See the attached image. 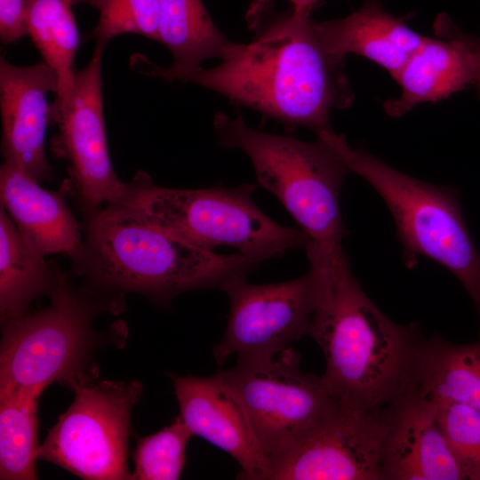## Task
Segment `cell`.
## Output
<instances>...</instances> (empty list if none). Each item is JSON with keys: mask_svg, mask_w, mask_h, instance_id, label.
<instances>
[{"mask_svg": "<svg viewBox=\"0 0 480 480\" xmlns=\"http://www.w3.org/2000/svg\"><path fill=\"white\" fill-rule=\"evenodd\" d=\"M248 44L211 68H197L179 80L214 91L230 100L316 134L332 129L330 114L354 100L344 60L320 43L309 17L259 16Z\"/></svg>", "mask_w": 480, "mask_h": 480, "instance_id": "cell-1", "label": "cell"}, {"mask_svg": "<svg viewBox=\"0 0 480 480\" xmlns=\"http://www.w3.org/2000/svg\"><path fill=\"white\" fill-rule=\"evenodd\" d=\"M318 271V295L309 335L325 358L322 375L345 404L387 410L409 387L423 340L415 324L389 319L370 300L339 246L306 250Z\"/></svg>", "mask_w": 480, "mask_h": 480, "instance_id": "cell-2", "label": "cell"}, {"mask_svg": "<svg viewBox=\"0 0 480 480\" xmlns=\"http://www.w3.org/2000/svg\"><path fill=\"white\" fill-rule=\"evenodd\" d=\"M72 260L98 291L136 292L158 303L188 291L220 287L261 262L201 248L124 204L105 205L85 218L83 244Z\"/></svg>", "mask_w": 480, "mask_h": 480, "instance_id": "cell-3", "label": "cell"}, {"mask_svg": "<svg viewBox=\"0 0 480 480\" xmlns=\"http://www.w3.org/2000/svg\"><path fill=\"white\" fill-rule=\"evenodd\" d=\"M316 136L384 200L396 222L405 265L412 268L419 256H425L459 279L476 307L480 335V253L465 224L457 191L401 172L364 149L351 148L332 129Z\"/></svg>", "mask_w": 480, "mask_h": 480, "instance_id": "cell-4", "label": "cell"}, {"mask_svg": "<svg viewBox=\"0 0 480 480\" xmlns=\"http://www.w3.org/2000/svg\"><path fill=\"white\" fill-rule=\"evenodd\" d=\"M214 127L220 145L237 148L251 160L256 179L296 220L308 241L325 249L348 235L340 193L351 172L320 138L313 142L250 127L240 114L219 113Z\"/></svg>", "mask_w": 480, "mask_h": 480, "instance_id": "cell-5", "label": "cell"}, {"mask_svg": "<svg viewBox=\"0 0 480 480\" xmlns=\"http://www.w3.org/2000/svg\"><path fill=\"white\" fill-rule=\"evenodd\" d=\"M50 297L45 308L2 324L0 391L41 396L53 382L72 389L95 380L92 357L102 340L93 318L105 307L118 306L117 298L82 295L64 274Z\"/></svg>", "mask_w": 480, "mask_h": 480, "instance_id": "cell-6", "label": "cell"}, {"mask_svg": "<svg viewBox=\"0 0 480 480\" xmlns=\"http://www.w3.org/2000/svg\"><path fill=\"white\" fill-rule=\"evenodd\" d=\"M129 185V193L120 204L206 250L229 246L263 261L305 247L308 241L301 229L275 222L256 205L252 199L255 184L170 188L155 185L140 171Z\"/></svg>", "mask_w": 480, "mask_h": 480, "instance_id": "cell-7", "label": "cell"}, {"mask_svg": "<svg viewBox=\"0 0 480 480\" xmlns=\"http://www.w3.org/2000/svg\"><path fill=\"white\" fill-rule=\"evenodd\" d=\"M300 361V354L288 347L237 359L233 368L220 372L242 402L269 467L342 403L322 376L303 372Z\"/></svg>", "mask_w": 480, "mask_h": 480, "instance_id": "cell-8", "label": "cell"}, {"mask_svg": "<svg viewBox=\"0 0 480 480\" xmlns=\"http://www.w3.org/2000/svg\"><path fill=\"white\" fill-rule=\"evenodd\" d=\"M68 409L39 447V459L89 480L132 479L127 468L131 415L139 381L78 384Z\"/></svg>", "mask_w": 480, "mask_h": 480, "instance_id": "cell-9", "label": "cell"}, {"mask_svg": "<svg viewBox=\"0 0 480 480\" xmlns=\"http://www.w3.org/2000/svg\"><path fill=\"white\" fill-rule=\"evenodd\" d=\"M245 276L230 277L220 287L230 308L223 336L212 349L219 365L232 356L246 359L276 354L309 331L319 283L314 265L304 276L281 283L252 284Z\"/></svg>", "mask_w": 480, "mask_h": 480, "instance_id": "cell-10", "label": "cell"}, {"mask_svg": "<svg viewBox=\"0 0 480 480\" xmlns=\"http://www.w3.org/2000/svg\"><path fill=\"white\" fill-rule=\"evenodd\" d=\"M104 48L95 46L89 63L76 72L65 110L53 121L59 127L51 140L52 152L68 161L69 182L78 205L89 217L101 205L120 204L129 183L113 169L107 144L101 82Z\"/></svg>", "mask_w": 480, "mask_h": 480, "instance_id": "cell-11", "label": "cell"}, {"mask_svg": "<svg viewBox=\"0 0 480 480\" xmlns=\"http://www.w3.org/2000/svg\"><path fill=\"white\" fill-rule=\"evenodd\" d=\"M388 409L345 403L269 467L267 480H381Z\"/></svg>", "mask_w": 480, "mask_h": 480, "instance_id": "cell-12", "label": "cell"}, {"mask_svg": "<svg viewBox=\"0 0 480 480\" xmlns=\"http://www.w3.org/2000/svg\"><path fill=\"white\" fill-rule=\"evenodd\" d=\"M55 71L45 62L27 67L0 58L1 149L4 163L39 183L51 176L44 150L47 94L58 92Z\"/></svg>", "mask_w": 480, "mask_h": 480, "instance_id": "cell-13", "label": "cell"}, {"mask_svg": "<svg viewBox=\"0 0 480 480\" xmlns=\"http://www.w3.org/2000/svg\"><path fill=\"white\" fill-rule=\"evenodd\" d=\"M171 378L180 416L193 436L233 457L241 468L237 478L267 480L268 460L242 402L220 372L209 377Z\"/></svg>", "mask_w": 480, "mask_h": 480, "instance_id": "cell-14", "label": "cell"}, {"mask_svg": "<svg viewBox=\"0 0 480 480\" xmlns=\"http://www.w3.org/2000/svg\"><path fill=\"white\" fill-rule=\"evenodd\" d=\"M381 480H465L434 404L408 388L388 408Z\"/></svg>", "mask_w": 480, "mask_h": 480, "instance_id": "cell-15", "label": "cell"}, {"mask_svg": "<svg viewBox=\"0 0 480 480\" xmlns=\"http://www.w3.org/2000/svg\"><path fill=\"white\" fill-rule=\"evenodd\" d=\"M457 27L447 14L437 16L433 28L438 38L424 36L395 79L400 96L383 102L389 116L400 117L419 104L436 103L472 84L471 57Z\"/></svg>", "mask_w": 480, "mask_h": 480, "instance_id": "cell-16", "label": "cell"}, {"mask_svg": "<svg viewBox=\"0 0 480 480\" xmlns=\"http://www.w3.org/2000/svg\"><path fill=\"white\" fill-rule=\"evenodd\" d=\"M406 17L382 9L379 0H364L350 15L323 22L313 20L315 32L332 55L363 56L385 68L395 80L424 36L410 28Z\"/></svg>", "mask_w": 480, "mask_h": 480, "instance_id": "cell-17", "label": "cell"}, {"mask_svg": "<svg viewBox=\"0 0 480 480\" xmlns=\"http://www.w3.org/2000/svg\"><path fill=\"white\" fill-rule=\"evenodd\" d=\"M0 201L20 234L44 256L65 253L74 260L83 244L80 225L59 192L4 163Z\"/></svg>", "mask_w": 480, "mask_h": 480, "instance_id": "cell-18", "label": "cell"}, {"mask_svg": "<svg viewBox=\"0 0 480 480\" xmlns=\"http://www.w3.org/2000/svg\"><path fill=\"white\" fill-rule=\"evenodd\" d=\"M158 42L172 55L169 68L156 66L140 55L132 65L141 74L166 81L202 68L209 59H226L237 44L218 29L202 0H159Z\"/></svg>", "mask_w": 480, "mask_h": 480, "instance_id": "cell-19", "label": "cell"}, {"mask_svg": "<svg viewBox=\"0 0 480 480\" xmlns=\"http://www.w3.org/2000/svg\"><path fill=\"white\" fill-rule=\"evenodd\" d=\"M409 388L433 401H450L480 412V335L458 344L439 335L423 339Z\"/></svg>", "mask_w": 480, "mask_h": 480, "instance_id": "cell-20", "label": "cell"}, {"mask_svg": "<svg viewBox=\"0 0 480 480\" xmlns=\"http://www.w3.org/2000/svg\"><path fill=\"white\" fill-rule=\"evenodd\" d=\"M18 230L0 206V318L2 324L26 313L30 303L49 296L60 273Z\"/></svg>", "mask_w": 480, "mask_h": 480, "instance_id": "cell-21", "label": "cell"}, {"mask_svg": "<svg viewBox=\"0 0 480 480\" xmlns=\"http://www.w3.org/2000/svg\"><path fill=\"white\" fill-rule=\"evenodd\" d=\"M26 30L44 62L58 76L56 99L49 107V123L65 110L73 91L74 60L80 36L71 0H26Z\"/></svg>", "mask_w": 480, "mask_h": 480, "instance_id": "cell-22", "label": "cell"}, {"mask_svg": "<svg viewBox=\"0 0 480 480\" xmlns=\"http://www.w3.org/2000/svg\"><path fill=\"white\" fill-rule=\"evenodd\" d=\"M40 396L0 391V479H37V411Z\"/></svg>", "mask_w": 480, "mask_h": 480, "instance_id": "cell-23", "label": "cell"}, {"mask_svg": "<svg viewBox=\"0 0 480 480\" xmlns=\"http://www.w3.org/2000/svg\"><path fill=\"white\" fill-rule=\"evenodd\" d=\"M192 432L177 416L170 425L138 439L132 479L176 480L182 474Z\"/></svg>", "mask_w": 480, "mask_h": 480, "instance_id": "cell-24", "label": "cell"}, {"mask_svg": "<svg viewBox=\"0 0 480 480\" xmlns=\"http://www.w3.org/2000/svg\"><path fill=\"white\" fill-rule=\"evenodd\" d=\"M86 4L100 12L92 32L95 46L107 44L122 34H136L158 41L159 0H71Z\"/></svg>", "mask_w": 480, "mask_h": 480, "instance_id": "cell-25", "label": "cell"}, {"mask_svg": "<svg viewBox=\"0 0 480 480\" xmlns=\"http://www.w3.org/2000/svg\"><path fill=\"white\" fill-rule=\"evenodd\" d=\"M428 400L466 479L480 480V412L454 402Z\"/></svg>", "mask_w": 480, "mask_h": 480, "instance_id": "cell-26", "label": "cell"}, {"mask_svg": "<svg viewBox=\"0 0 480 480\" xmlns=\"http://www.w3.org/2000/svg\"><path fill=\"white\" fill-rule=\"evenodd\" d=\"M26 14V0H0V37L3 43H15L27 35Z\"/></svg>", "mask_w": 480, "mask_h": 480, "instance_id": "cell-27", "label": "cell"}, {"mask_svg": "<svg viewBox=\"0 0 480 480\" xmlns=\"http://www.w3.org/2000/svg\"><path fill=\"white\" fill-rule=\"evenodd\" d=\"M459 36L465 44L472 61V86L476 88L477 96L480 98V37L474 36L457 27Z\"/></svg>", "mask_w": 480, "mask_h": 480, "instance_id": "cell-28", "label": "cell"}, {"mask_svg": "<svg viewBox=\"0 0 480 480\" xmlns=\"http://www.w3.org/2000/svg\"><path fill=\"white\" fill-rule=\"evenodd\" d=\"M292 5V12L299 16L309 17L319 0H288Z\"/></svg>", "mask_w": 480, "mask_h": 480, "instance_id": "cell-29", "label": "cell"}]
</instances>
